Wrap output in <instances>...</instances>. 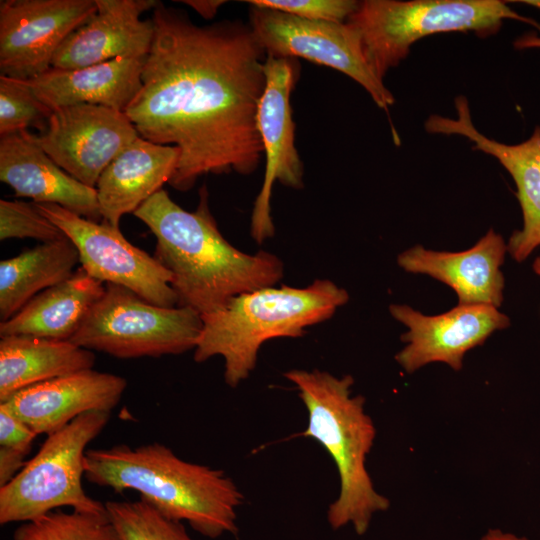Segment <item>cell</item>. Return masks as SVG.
I'll use <instances>...</instances> for the list:
<instances>
[{
    "label": "cell",
    "instance_id": "1",
    "mask_svg": "<svg viewBox=\"0 0 540 540\" xmlns=\"http://www.w3.org/2000/svg\"><path fill=\"white\" fill-rule=\"evenodd\" d=\"M151 19L142 88L124 113L140 137L178 149L168 184L187 191L209 173H254L264 154L257 112L266 53L250 25L199 26L161 2Z\"/></svg>",
    "mask_w": 540,
    "mask_h": 540
},
{
    "label": "cell",
    "instance_id": "2",
    "mask_svg": "<svg viewBox=\"0 0 540 540\" xmlns=\"http://www.w3.org/2000/svg\"><path fill=\"white\" fill-rule=\"evenodd\" d=\"M133 215L156 238L153 256L171 273L178 306L205 315L237 295L274 286L283 276V263L276 255L242 252L223 237L210 212L205 185L195 211L184 210L162 188Z\"/></svg>",
    "mask_w": 540,
    "mask_h": 540
},
{
    "label": "cell",
    "instance_id": "3",
    "mask_svg": "<svg viewBox=\"0 0 540 540\" xmlns=\"http://www.w3.org/2000/svg\"><path fill=\"white\" fill-rule=\"evenodd\" d=\"M84 478L121 493L134 490L166 517L187 522L202 536L218 538L238 531L243 494L224 471L179 458L153 442L88 449Z\"/></svg>",
    "mask_w": 540,
    "mask_h": 540
},
{
    "label": "cell",
    "instance_id": "4",
    "mask_svg": "<svg viewBox=\"0 0 540 540\" xmlns=\"http://www.w3.org/2000/svg\"><path fill=\"white\" fill-rule=\"evenodd\" d=\"M284 376L296 386L308 411L302 436L319 442L337 466L340 492L327 511L330 526L337 530L351 524L357 535H364L373 516L390 506L375 490L366 469L376 429L365 413V399L352 395L351 375L294 369Z\"/></svg>",
    "mask_w": 540,
    "mask_h": 540
},
{
    "label": "cell",
    "instance_id": "5",
    "mask_svg": "<svg viewBox=\"0 0 540 540\" xmlns=\"http://www.w3.org/2000/svg\"><path fill=\"white\" fill-rule=\"evenodd\" d=\"M348 292L327 279L304 288L268 286L231 298L223 307L201 315L202 330L194 360L221 356L224 379L237 387L256 366L261 346L280 337H301L348 302Z\"/></svg>",
    "mask_w": 540,
    "mask_h": 540
},
{
    "label": "cell",
    "instance_id": "6",
    "mask_svg": "<svg viewBox=\"0 0 540 540\" xmlns=\"http://www.w3.org/2000/svg\"><path fill=\"white\" fill-rule=\"evenodd\" d=\"M505 19L540 31V23L500 0H365L346 22L358 33L368 64L383 80L418 40L457 31L488 37L499 31Z\"/></svg>",
    "mask_w": 540,
    "mask_h": 540
},
{
    "label": "cell",
    "instance_id": "7",
    "mask_svg": "<svg viewBox=\"0 0 540 540\" xmlns=\"http://www.w3.org/2000/svg\"><path fill=\"white\" fill-rule=\"evenodd\" d=\"M111 412L84 413L47 435L37 454L0 487V524L27 522L61 507L106 512L84 490L87 446L106 427Z\"/></svg>",
    "mask_w": 540,
    "mask_h": 540
},
{
    "label": "cell",
    "instance_id": "8",
    "mask_svg": "<svg viewBox=\"0 0 540 540\" xmlns=\"http://www.w3.org/2000/svg\"><path fill=\"white\" fill-rule=\"evenodd\" d=\"M202 325L201 314L189 307L155 305L107 283L70 341L120 359L157 358L194 350Z\"/></svg>",
    "mask_w": 540,
    "mask_h": 540
},
{
    "label": "cell",
    "instance_id": "9",
    "mask_svg": "<svg viewBox=\"0 0 540 540\" xmlns=\"http://www.w3.org/2000/svg\"><path fill=\"white\" fill-rule=\"evenodd\" d=\"M249 25L267 56L300 57L338 70L360 84L388 111L395 98L368 64L360 37L347 22L315 21L251 5Z\"/></svg>",
    "mask_w": 540,
    "mask_h": 540
},
{
    "label": "cell",
    "instance_id": "10",
    "mask_svg": "<svg viewBox=\"0 0 540 540\" xmlns=\"http://www.w3.org/2000/svg\"><path fill=\"white\" fill-rule=\"evenodd\" d=\"M34 204L75 245L88 275L126 287L155 305H178L171 273L154 256L131 244L119 227L89 220L57 204Z\"/></svg>",
    "mask_w": 540,
    "mask_h": 540
},
{
    "label": "cell",
    "instance_id": "11",
    "mask_svg": "<svg viewBox=\"0 0 540 540\" xmlns=\"http://www.w3.org/2000/svg\"><path fill=\"white\" fill-rule=\"evenodd\" d=\"M96 11V0L0 1L1 75L26 81L49 70L63 41Z\"/></svg>",
    "mask_w": 540,
    "mask_h": 540
},
{
    "label": "cell",
    "instance_id": "12",
    "mask_svg": "<svg viewBox=\"0 0 540 540\" xmlns=\"http://www.w3.org/2000/svg\"><path fill=\"white\" fill-rule=\"evenodd\" d=\"M139 136L123 111L90 104L55 109L46 130L32 133L56 164L92 188L106 167Z\"/></svg>",
    "mask_w": 540,
    "mask_h": 540
},
{
    "label": "cell",
    "instance_id": "13",
    "mask_svg": "<svg viewBox=\"0 0 540 540\" xmlns=\"http://www.w3.org/2000/svg\"><path fill=\"white\" fill-rule=\"evenodd\" d=\"M264 73L266 82L258 107L257 126L266 165L251 217V234L258 243L274 234L270 207L274 182L300 189L304 173L295 147V124L290 106V95L297 79L293 58L267 56Z\"/></svg>",
    "mask_w": 540,
    "mask_h": 540
},
{
    "label": "cell",
    "instance_id": "14",
    "mask_svg": "<svg viewBox=\"0 0 540 540\" xmlns=\"http://www.w3.org/2000/svg\"><path fill=\"white\" fill-rule=\"evenodd\" d=\"M391 315L408 330L401 340L406 346L395 359L411 374L421 367L442 362L458 371L465 354L482 345L497 330L510 325L507 315L484 304H458L439 315H425L408 305L392 304Z\"/></svg>",
    "mask_w": 540,
    "mask_h": 540
},
{
    "label": "cell",
    "instance_id": "15",
    "mask_svg": "<svg viewBox=\"0 0 540 540\" xmlns=\"http://www.w3.org/2000/svg\"><path fill=\"white\" fill-rule=\"evenodd\" d=\"M457 118L430 115L424 123L428 133L461 135L474 143L473 149L496 158L513 178L523 227L509 238L507 251L517 262H523L540 246V125L519 144L508 145L485 136L475 127L468 100L455 98Z\"/></svg>",
    "mask_w": 540,
    "mask_h": 540
},
{
    "label": "cell",
    "instance_id": "16",
    "mask_svg": "<svg viewBox=\"0 0 540 540\" xmlns=\"http://www.w3.org/2000/svg\"><path fill=\"white\" fill-rule=\"evenodd\" d=\"M126 387L119 375L88 369L27 387L0 404L37 435L47 436L84 413L111 412Z\"/></svg>",
    "mask_w": 540,
    "mask_h": 540
},
{
    "label": "cell",
    "instance_id": "17",
    "mask_svg": "<svg viewBox=\"0 0 540 540\" xmlns=\"http://www.w3.org/2000/svg\"><path fill=\"white\" fill-rule=\"evenodd\" d=\"M156 0H96V13L73 31L56 51L52 67L79 69L118 57L146 58L154 24L141 14Z\"/></svg>",
    "mask_w": 540,
    "mask_h": 540
},
{
    "label": "cell",
    "instance_id": "18",
    "mask_svg": "<svg viewBox=\"0 0 540 540\" xmlns=\"http://www.w3.org/2000/svg\"><path fill=\"white\" fill-rule=\"evenodd\" d=\"M0 180L14 190L16 197L57 204L89 220L102 221L96 188L63 170L28 130L1 135Z\"/></svg>",
    "mask_w": 540,
    "mask_h": 540
},
{
    "label": "cell",
    "instance_id": "19",
    "mask_svg": "<svg viewBox=\"0 0 540 540\" xmlns=\"http://www.w3.org/2000/svg\"><path fill=\"white\" fill-rule=\"evenodd\" d=\"M507 244L490 229L473 247L460 252L428 250L420 245L398 255L407 272L425 274L451 287L458 304L500 307L504 296V263Z\"/></svg>",
    "mask_w": 540,
    "mask_h": 540
},
{
    "label": "cell",
    "instance_id": "20",
    "mask_svg": "<svg viewBox=\"0 0 540 540\" xmlns=\"http://www.w3.org/2000/svg\"><path fill=\"white\" fill-rule=\"evenodd\" d=\"M144 61L118 57L79 69L51 67L24 82L51 110L90 104L124 112L142 88Z\"/></svg>",
    "mask_w": 540,
    "mask_h": 540
},
{
    "label": "cell",
    "instance_id": "21",
    "mask_svg": "<svg viewBox=\"0 0 540 540\" xmlns=\"http://www.w3.org/2000/svg\"><path fill=\"white\" fill-rule=\"evenodd\" d=\"M179 151L138 137L103 171L97 185L102 221L119 227L123 215L134 213L168 183L175 172Z\"/></svg>",
    "mask_w": 540,
    "mask_h": 540
},
{
    "label": "cell",
    "instance_id": "22",
    "mask_svg": "<svg viewBox=\"0 0 540 540\" xmlns=\"http://www.w3.org/2000/svg\"><path fill=\"white\" fill-rule=\"evenodd\" d=\"M105 291L103 282L79 267L71 277L30 300L0 323V336L25 335L70 340Z\"/></svg>",
    "mask_w": 540,
    "mask_h": 540
},
{
    "label": "cell",
    "instance_id": "23",
    "mask_svg": "<svg viewBox=\"0 0 540 540\" xmlns=\"http://www.w3.org/2000/svg\"><path fill=\"white\" fill-rule=\"evenodd\" d=\"M95 354L70 340L25 335L0 339V403L57 377L93 369Z\"/></svg>",
    "mask_w": 540,
    "mask_h": 540
},
{
    "label": "cell",
    "instance_id": "24",
    "mask_svg": "<svg viewBox=\"0 0 540 540\" xmlns=\"http://www.w3.org/2000/svg\"><path fill=\"white\" fill-rule=\"evenodd\" d=\"M79 253L69 238L42 243L0 262V319L19 312L42 291L75 272Z\"/></svg>",
    "mask_w": 540,
    "mask_h": 540
},
{
    "label": "cell",
    "instance_id": "25",
    "mask_svg": "<svg viewBox=\"0 0 540 540\" xmlns=\"http://www.w3.org/2000/svg\"><path fill=\"white\" fill-rule=\"evenodd\" d=\"M11 540H120L107 511L56 509L21 524Z\"/></svg>",
    "mask_w": 540,
    "mask_h": 540
},
{
    "label": "cell",
    "instance_id": "26",
    "mask_svg": "<svg viewBox=\"0 0 540 540\" xmlns=\"http://www.w3.org/2000/svg\"><path fill=\"white\" fill-rule=\"evenodd\" d=\"M105 507L120 540H193L183 522L166 517L140 498L110 500Z\"/></svg>",
    "mask_w": 540,
    "mask_h": 540
},
{
    "label": "cell",
    "instance_id": "27",
    "mask_svg": "<svg viewBox=\"0 0 540 540\" xmlns=\"http://www.w3.org/2000/svg\"><path fill=\"white\" fill-rule=\"evenodd\" d=\"M52 112L23 80L0 76V135L29 127L42 133Z\"/></svg>",
    "mask_w": 540,
    "mask_h": 540
},
{
    "label": "cell",
    "instance_id": "28",
    "mask_svg": "<svg viewBox=\"0 0 540 540\" xmlns=\"http://www.w3.org/2000/svg\"><path fill=\"white\" fill-rule=\"evenodd\" d=\"M31 238L43 243L66 238L34 203L0 200V239Z\"/></svg>",
    "mask_w": 540,
    "mask_h": 540
},
{
    "label": "cell",
    "instance_id": "29",
    "mask_svg": "<svg viewBox=\"0 0 540 540\" xmlns=\"http://www.w3.org/2000/svg\"><path fill=\"white\" fill-rule=\"evenodd\" d=\"M247 3L308 20L336 23L346 22L359 5L354 0H250Z\"/></svg>",
    "mask_w": 540,
    "mask_h": 540
},
{
    "label": "cell",
    "instance_id": "30",
    "mask_svg": "<svg viewBox=\"0 0 540 540\" xmlns=\"http://www.w3.org/2000/svg\"><path fill=\"white\" fill-rule=\"evenodd\" d=\"M38 435L0 404V447L28 456Z\"/></svg>",
    "mask_w": 540,
    "mask_h": 540
},
{
    "label": "cell",
    "instance_id": "31",
    "mask_svg": "<svg viewBox=\"0 0 540 540\" xmlns=\"http://www.w3.org/2000/svg\"><path fill=\"white\" fill-rule=\"evenodd\" d=\"M179 2L190 6L205 19L214 18L219 7L226 3L223 0H182Z\"/></svg>",
    "mask_w": 540,
    "mask_h": 540
},
{
    "label": "cell",
    "instance_id": "32",
    "mask_svg": "<svg viewBox=\"0 0 540 540\" xmlns=\"http://www.w3.org/2000/svg\"><path fill=\"white\" fill-rule=\"evenodd\" d=\"M479 540H529L524 536H518L511 532L503 531L499 528H490Z\"/></svg>",
    "mask_w": 540,
    "mask_h": 540
},
{
    "label": "cell",
    "instance_id": "33",
    "mask_svg": "<svg viewBox=\"0 0 540 540\" xmlns=\"http://www.w3.org/2000/svg\"><path fill=\"white\" fill-rule=\"evenodd\" d=\"M513 46L517 50L540 48V36L536 33H527L515 39Z\"/></svg>",
    "mask_w": 540,
    "mask_h": 540
},
{
    "label": "cell",
    "instance_id": "34",
    "mask_svg": "<svg viewBox=\"0 0 540 540\" xmlns=\"http://www.w3.org/2000/svg\"><path fill=\"white\" fill-rule=\"evenodd\" d=\"M515 2L524 3L529 6H533L540 9V0H521V1H515Z\"/></svg>",
    "mask_w": 540,
    "mask_h": 540
},
{
    "label": "cell",
    "instance_id": "35",
    "mask_svg": "<svg viewBox=\"0 0 540 540\" xmlns=\"http://www.w3.org/2000/svg\"><path fill=\"white\" fill-rule=\"evenodd\" d=\"M533 270L537 275L540 276V256H538L533 262Z\"/></svg>",
    "mask_w": 540,
    "mask_h": 540
}]
</instances>
